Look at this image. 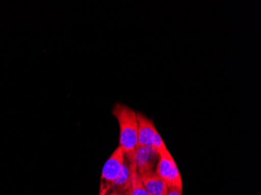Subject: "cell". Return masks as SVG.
<instances>
[{
  "instance_id": "8fae6325",
  "label": "cell",
  "mask_w": 261,
  "mask_h": 195,
  "mask_svg": "<svg viewBox=\"0 0 261 195\" xmlns=\"http://www.w3.org/2000/svg\"><path fill=\"white\" fill-rule=\"evenodd\" d=\"M107 195H130V193H121V192L113 191L112 193Z\"/></svg>"
},
{
  "instance_id": "3957f363",
  "label": "cell",
  "mask_w": 261,
  "mask_h": 195,
  "mask_svg": "<svg viewBox=\"0 0 261 195\" xmlns=\"http://www.w3.org/2000/svg\"><path fill=\"white\" fill-rule=\"evenodd\" d=\"M155 173L165 181L168 187H175L182 190V180L179 170L169 152L159 155Z\"/></svg>"
},
{
  "instance_id": "30bf717a",
  "label": "cell",
  "mask_w": 261,
  "mask_h": 195,
  "mask_svg": "<svg viewBox=\"0 0 261 195\" xmlns=\"http://www.w3.org/2000/svg\"><path fill=\"white\" fill-rule=\"evenodd\" d=\"M166 195H182V190L175 187H168Z\"/></svg>"
},
{
  "instance_id": "7a4b0ae2",
  "label": "cell",
  "mask_w": 261,
  "mask_h": 195,
  "mask_svg": "<svg viewBox=\"0 0 261 195\" xmlns=\"http://www.w3.org/2000/svg\"><path fill=\"white\" fill-rule=\"evenodd\" d=\"M125 160V153L120 146L113 152L112 155L106 162L101 177V193L105 195L110 190L111 183L118 177Z\"/></svg>"
},
{
  "instance_id": "277c9868",
  "label": "cell",
  "mask_w": 261,
  "mask_h": 195,
  "mask_svg": "<svg viewBox=\"0 0 261 195\" xmlns=\"http://www.w3.org/2000/svg\"><path fill=\"white\" fill-rule=\"evenodd\" d=\"M159 160V154L152 146H138L134 155V162L139 176L155 172Z\"/></svg>"
},
{
  "instance_id": "8992f818",
  "label": "cell",
  "mask_w": 261,
  "mask_h": 195,
  "mask_svg": "<svg viewBox=\"0 0 261 195\" xmlns=\"http://www.w3.org/2000/svg\"><path fill=\"white\" fill-rule=\"evenodd\" d=\"M139 178L149 195H166L167 193L168 185L156 173H148L139 176Z\"/></svg>"
},
{
  "instance_id": "5b68a950",
  "label": "cell",
  "mask_w": 261,
  "mask_h": 195,
  "mask_svg": "<svg viewBox=\"0 0 261 195\" xmlns=\"http://www.w3.org/2000/svg\"><path fill=\"white\" fill-rule=\"evenodd\" d=\"M138 121V146H151L156 132L153 122L140 113H136Z\"/></svg>"
},
{
  "instance_id": "ba28073f",
  "label": "cell",
  "mask_w": 261,
  "mask_h": 195,
  "mask_svg": "<svg viewBox=\"0 0 261 195\" xmlns=\"http://www.w3.org/2000/svg\"><path fill=\"white\" fill-rule=\"evenodd\" d=\"M127 158V157H126ZM132 165V180H130V195H149L147 190L141 181L136 170L134 158H127Z\"/></svg>"
},
{
  "instance_id": "6da1fadb",
  "label": "cell",
  "mask_w": 261,
  "mask_h": 195,
  "mask_svg": "<svg viewBox=\"0 0 261 195\" xmlns=\"http://www.w3.org/2000/svg\"><path fill=\"white\" fill-rule=\"evenodd\" d=\"M120 129L119 146L127 158H134L138 148V121L136 112L124 104L117 103L113 108Z\"/></svg>"
},
{
  "instance_id": "52a82bcc",
  "label": "cell",
  "mask_w": 261,
  "mask_h": 195,
  "mask_svg": "<svg viewBox=\"0 0 261 195\" xmlns=\"http://www.w3.org/2000/svg\"><path fill=\"white\" fill-rule=\"evenodd\" d=\"M130 180H132V165L130 161L126 158L122 170L119 175L111 183L110 189L113 191L130 193Z\"/></svg>"
},
{
  "instance_id": "9c48e42d",
  "label": "cell",
  "mask_w": 261,
  "mask_h": 195,
  "mask_svg": "<svg viewBox=\"0 0 261 195\" xmlns=\"http://www.w3.org/2000/svg\"><path fill=\"white\" fill-rule=\"evenodd\" d=\"M151 146L153 148L154 150L156 151V152L159 154V155H165L166 153H168V152H169L168 149H167V147H166L165 143H164L162 137L160 135V133H158V130H156V133L154 134L153 137H152Z\"/></svg>"
}]
</instances>
